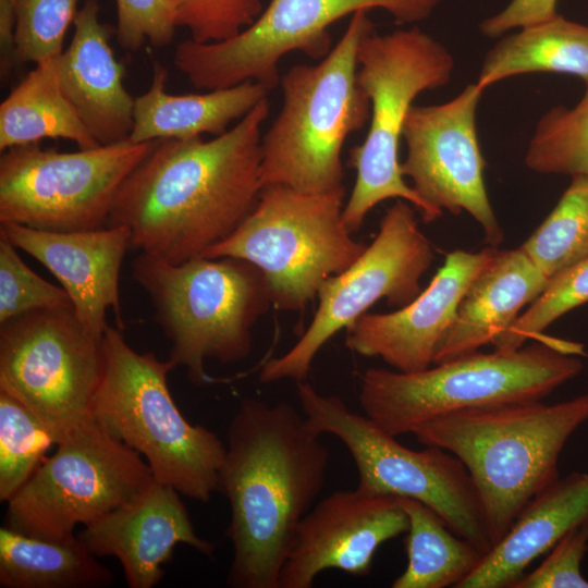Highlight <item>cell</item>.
I'll list each match as a JSON object with an SVG mask.
<instances>
[{
    "label": "cell",
    "mask_w": 588,
    "mask_h": 588,
    "mask_svg": "<svg viewBox=\"0 0 588 588\" xmlns=\"http://www.w3.org/2000/svg\"><path fill=\"white\" fill-rule=\"evenodd\" d=\"M260 100L212 139H158L117 194L108 225L131 231V249L171 264L200 258L229 237L262 189Z\"/></svg>",
    "instance_id": "6da1fadb"
},
{
    "label": "cell",
    "mask_w": 588,
    "mask_h": 588,
    "mask_svg": "<svg viewBox=\"0 0 588 588\" xmlns=\"http://www.w3.org/2000/svg\"><path fill=\"white\" fill-rule=\"evenodd\" d=\"M321 436L289 403H240L218 489L231 511L230 587L278 588L297 527L326 481L329 451Z\"/></svg>",
    "instance_id": "7a4b0ae2"
},
{
    "label": "cell",
    "mask_w": 588,
    "mask_h": 588,
    "mask_svg": "<svg viewBox=\"0 0 588 588\" xmlns=\"http://www.w3.org/2000/svg\"><path fill=\"white\" fill-rule=\"evenodd\" d=\"M586 421L588 392L555 404L531 401L462 409L412 434L465 465L494 546L524 507L560 477V455Z\"/></svg>",
    "instance_id": "3957f363"
},
{
    "label": "cell",
    "mask_w": 588,
    "mask_h": 588,
    "mask_svg": "<svg viewBox=\"0 0 588 588\" xmlns=\"http://www.w3.org/2000/svg\"><path fill=\"white\" fill-rule=\"evenodd\" d=\"M584 346L542 335L513 351L475 352L421 371L369 368L359 403L385 433H413L453 412L541 401L584 369Z\"/></svg>",
    "instance_id": "277c9868"
},
{
    "label": "cell",
    "mask_w": 588,
    "mask_h": 588,
    "mask_svg": "<svg viewBox=\"0 0 588 588\" xmlns=\"http://www.w3.org/2000/svg\"><path fill=\"white\" fill-rule=\"evenodd\" d=\"M372 32L368 10H359L317 64H296L281 75L282 107L261 137L262 187L313 194L344 187L343 144L370 117L357 70L359 46Z\"/></svg>",
    "instance_id": "5b68a950"
},
{
    "label": "cell",
    "mask_w": 588,
    "mask_h": 588,
    "mask_svg": "<svg viewBox=\"0 0 588 588\" xmlns=\"http://www.w3.org/2000/svg\"><path fill=\"white\" fill-rule=\"evenodd\" d=\"M132 274L171 342L169 363L196 385L213 382L206 360L229 364L250 354L253 328L272 306L262 272L240 258L171 264L139 253Z\"/></svg>",
    "instance_id": "8992f818"
},
{
    "label": "cell",
    "mask_w": 588,
    "mask_h": 588,
    "mask_svg": "<svg viewBox=\"0 0 588 588\" xmlns=\"http://www.w3.org/2000/svg\"><path fill=\"white\" fill-rule=\"evenodd\" d=\"M121 331L108 327L105 332L106 364L91 415L145 457L155 480L193 500L209 501L219 489L226 445L182 415L168 387L169 360L136 352Z\"/></svg>",
    "instance_id": "52a82bcc"
},
{
    "label": "cell",
    "mask_w": 588,
    "mask_h": 588,
    "mask_svg": "<svg viewBox=\"0 0 588 588\" xmlns=\"http://www.w3.org/2000/svg\"><path fill=\"white\" fill-rule=\"evenodd\" d=\"M455 61L444 45L418 26L366 36L358 50L357 81L370 101V124L360 145L348 151L347 167L356 181L343 208L354 234L379 203H411L426 223L442 216L408 186L401 171L399 147L407 113L422 91L449 83Z\"/></svg>",
    "instance_id": "ba28073f"
},
{
    "label": "cell",
    "mask_w": 588,
    "mask_h": 588,
    "mask_svg": "<svg viewBox=\"0 0 588 588\" xmlns=\"http://www.w3.org/2000/svg\"><path fill=\"white\" fill-rule=\"evenodd\" d=\"M344 197L345 186L321 194L265 186L240 226L203 257L249 261L262 272L272 306L303 310L368 246L355 241L343 221Z\"/></svg>",
    "instance_id": "9c48e42d"
},
{
    "label": "cell",
    "mask_w": 588,
    "mask_h": 588,
    "mask_svg": "<svg viewBox=\"0 0 588 588\" xmlns=\"http://www.w3.org/2000/svg\"><path fill=\"white\" fill-rule=\"evenodd\" d=\"M296 393L309 424L322 434H333L348 450L359 476L357 487L415 499L457 536L486 553L492 549L478 492L455 455L437 446L405 448L339 396L321 394L306 380L296 382Z\"/></svg>",
    "instance_id": "30bf717a"
},
{
    "label": "cell",
    "mask_w": 588,
    "mask_h": 588,
    "mask_svg": "<svg viewBox=\"0 0 588 588\" xmlns=\"http://www.w3.org/2000/svg\"><path fill=\"white\" fill-rule=\"evenodd\" d=\"M142 455L94 416L65 432L56 452L7 501L5 526L65 540L138 497L154 481Z\"/></svg>",
    "instance_id": "8fae6325"
},
{
    "label": "cell",
    "mask_w": 588,
    "mask_h": 588,
    "mask_svg": "<svg viewBox=\"0 0 588 588\" xmlns=\"http://www.w3.org/2000/svg\"><path fill=\"white\" fill-rule=\"evenodd\" d=\"M156 142L127 138L72 152L35 143L2 151L0 223L52 232L108 226L119 188Z\"/></svg>",
    "instance_id": "7c38bea8"
},
{
    "label": "cell",
    "mask_w": 588,
    "mask_h": 588,
    "mask_svg": "<svg viewBox=\"0 0 588 588\" xmlns=\"http://www.w3.org/2000/svg\"><path fill=\"white\" fill-rule=\"evenodd\" d=\"M442 0H269L254 24L218 42H180L174 65L196 89L212 90L253 81L268 90L280 84L279 62L299 51L322 59L332 49L329 28L346 15L378 8L396 24L427 20Z\"/></svg>",
    "instance_id": "4fadbf2b"
},
{
    "label": "cell",
    "mask_w": 588,
    "mask_h": 588,
    "mask_svg": "<svg viewBox=\"0 0 588 588\" xmlns=\"http://www.w3.org/2000/svg\"><path fill=\"white\" fill-rule=\"evenodd\" d=\"M105 364L103 336L73 307L37 309L0 323V390L36 414L58 441L93 416Z\"/></svg>",
    "instance_id": "5bb4252c"
},
{
    "label": "cell",
    "mask_w": 588,
    "mask_h": 588,
    "mask_svg": "<svg viewBox=\"0 0 588 588\" xmlns=\"http://www.w3.org/2000/svg\"><path fill=\"white\" fill-rule=\"evenodd\" d=\"M433 259L432 244L414 209L397 200L387 209L377 236L359 258L321 285L309 327L287 352L264 364L259 381L306 380L321 347L378 301L385 298L388 305L400 308L414 301Z\"/></svg>",
    "instance_id": "9a60e30c"
},
{
    "label": "cell",
    "mask_w": 588,
    "mask_h": 588,
    "mask_svg": "<svg viewBox=\"0 0 588 588\" xmlns=\"http://www.w3.org/2000/svg\"><path fill=\"white\" fill-rule=\"evenodd\" d=\"M483 90L471 83L448 102L413 105L403 128L406 158L401 171L438 212L469 213L481 225L486 243L495 247L504 236L485 185L476 126Z\"/></svg>",
    "instance_id": "2e32d148"
},
{
    "label": "cell",
    "mask_w": 588,
    "mask_h": 588,
    "mask_svg": "<svg viewBox=\"0 0 588 588\" xmlns=\"http://www.w3.org/2000/svg\"><path fill=\"white\" fill-rule=\"evenodd\" d=\"M397 497L359 487L329 494L301 520L278 588H310L326 569L367 576L377 549L406 532Z\"/></svg>",
    "instance_id": "e0dca14e"
},
{
    "label": "cell",
    "mask_w": 588,
    "mask_h": 588,
    "mask_svg": "<svg viewBox=\"0 0 588 588\" xmlns=\"http://www.w3.org/2000/svg\"><path fill=\"white\" fill-rule=\"evenodd\" d=\"M493 246L448 254L426 290L409 304L387 314L366 313L346 329V346L364 357H378L401 372L433 365L460 303L474 279L497 253Z\"/></svg>",
    "instance_id": "ac0fdd59"
},
{
    "label": "cell",
    "mask_w": 588,
    "mask_h": 588,
    "mask_svg": "<svg viewBox=\"0 0 588 588\" xmlns=\"http://www.w3.org/2000/svg\"><path fill=\"white\" fill-rule=\"evenodd\" d=\"M0 233L44 265L71 298L79 320L103 336L110 308L124 329L119 293L123 258L131 249V231L123 225L97 230L52 232L14 222L0 224Z\"/></svg>",
    "instance_id": "d6986e66"
},
{
    "label": "cell",
    "mask_w": 588,
    "mask_h": 588,
    "mask_svg": "<svg viewBox=\"0 0 588 588\" xmlns=\"http://www.w3.org/2000/svg\"><path fill=\"white\" fill-rule=\"evenodd\" d=\"M77 537L95 556L118 559L131 588L157 586L176 544L208 558L216 548L196 534L180 492L155 479L128 503L84 526Z\"/></svg>",
    "instance_id": "ffe728a7"
},
{
    "label": "cell",
    "mask_w": 588,
    "mask_h": 588,
    "mask_svg": "<svg viewBox=\"0 0 588 588\" xmlns=\"http://www.w3.org/2000/svg\"><path fill=\"white\" fill-rule=\"evenodd\" d=\"M98 0H85L74 17L70 45L56 58L60 87L99 145L125 140L134 101L123 85L125 65L110 46L114 28L99 19Z\"/></svg>",
    "instance_id": "44dd1931"
},
{
    "label": "cell",
    "mask_w": 588,
    "mask_h": 588,
    "mask_svg": "<svg viewBox=\"0 0 588 588\" xmlns=\"http://www.w3.org/2000/svg\"><path fill=\"white\" fill-rule=\"evenodd\" d=\"M588 530V473L559 477L519 513L457 588H513L528 565L568 531Z\"/></svg>",
    "instance_id": "7402d4cb"
},
{
    "label": "cell",
    "mask_w": 588,
    "mask_h": 588,
    "mask_svg": "<svg viewBox=\"0 0 588 588\" xmlns=\"http://www.w3.org/2000/svg\"><path fill=\"white\" fill-rule=\"evenodd\" d=\"M544 277L522 247L497 250L465 292L434 364L477 352L492 343L546 289Z\"/></svg>",
    "instance_id": "603a6c76"
},
{
    "label": "cell",
    "mask_w": 588,
    "mask_h": 588,
    "mask_svg": "<svg viewBox=\"0 0 588 588\" xmlns=\"http://www.w3.org/2000/svg\"><path fill=\"white\" fill-rule=\"evenodd\" d=\"M167 76L164 66L154 60L151 84L134 101L132 142L219 136L269 93L264 85L247 81L206 93L173 95L166 90Z\"/></svg>",
    "instance_id": "cb8c5ba5"
},
{
    "label": "cell",
    "mask_w": 588,
    "mask_h": 588,
    "mask_svg": "<svg viewBox=\"0 0 588 588\" xmlns=\"http://www.w3.org/2000/svg\"><path fill=\"white\" fill-rule=\"evenodd\" d=\"M112 581V573L77 536L57 540L0 528L3 588H101Z\"/></svg>",
    "instance_id": "d4e9b609"
},
{
    "label": "cell",
    "mask_w": 588,
    "mask_h": 588,
    "mask_svg": "<svg viewBox=\"0 0 588 588\" xmlns=\"http://www.w3.org/2000/svg\"><path fill=\"white\" fill-rule=\"evenodd\" d=\"M536 72L575 75L588 86V26L559 14L502 36L487 52L476 83L486 89Z\"/></svg>",
    "instance_id": "484cf974"
},
{
    "label": "cell",
    "mask_w": 588,
    "mask_h": 588,
    "mask_svg": "<svg viewBox=\"0 0 588 588\" xmlns=\"http://www.w3.org/2000/svg\"><path fill=\"white\" fill-rule=\"evenodd\" d=\"M45 138L99 146L60 87L56 58L36 64L0 105L1 151Z\"/></svg>",
    "instance_id": "4316f807"
},
{
    "label": "cell",
    "mask_w": 588,
    "mask_h": 588,
    "mask_svg": "<svg viewBox=\"0 0 588 588\" xmlns=\"http://www.w3.org/2000/svg\"><path fill=\"white\" fill-rule=\"evenodd\" d=\"M397 499L409 523L407 565L392 587L457 588L487 553L454 534L428 505L411 498Z\"/></svg>",
    "instance_id": "83f0119b"
},
{
    "label": "cell",
    "mask_w": 588,
    "mask_h": 588,
    "mask_svg": "<svg viewBox=\"0 0 588 588\" xmlns=\"http://www.w3.org/2000/svg\"><path fill=\"white\" fill-rule=\"evenodd\" d=\"M520 247L549 280L588 256V177H572L556 206Z\"/></svg>",
    "instance_id": "f1b7e54d"
},
{
    "label": "cell",
    "mask_w": 588,
    "mask_h": 588,
    "mask_svg": "<svg viewBox=\"0 0 588 588\" xmlns=\"http://www.w3.org/2000/svg\"><path fill=\"white\" fill-rule=\"evenodd\" d=\"M525 163L541 174L588 177V86L574 108L558 106L539 119Z\"/></svg>",
    "instance_id": "f546056e"
},
{
    "label": "cell",
    "mask_w": 588,
    "mask_h": 588,
    "mask_svg": "<svg viewBox=\"0 0 588 588\" xmlns=\"http://www.w3.org/2000/svg\"><path fill=\"white\" fill-rule=\"evenodd\" d=\"M54 431L24 404L0 390V500L7 502L57 444Z\"/></svg>",
    "instance_id": "4dcf8cb0"
},
{
    "label": "cell",
    "mask_w": 588,
    "mask_h": 588,
    "mask_svg": "<svg viewBox=\"0 0 588 588\" xmlns=\"http://www.w3.org/2000/svg\"><path fill=\"white\" fill-rule=\"evenodd\" d=\"M588 304V256L552 277L543 292L505 331L494 338L495 350L513 351L574 308Z\"/></svg>",
    "instance_id": "1f68e13d"
},
{
    "label": "cell",
    "mask_w": 588,
    "mask_h": 588,
    "mask_svg": "<svg viewBox=\"0 0 588 588\" xmlns=\"http://www.w3.org/2000/svg\"><path fill=\"white\" fill-rule=\"evenodd\" d=\"M79 0H13L17 62H40L63 52Z\"/></svg>",
    "instance_id": "d6a6232c"
},
{
    "label": "cell",
    "mask_w": 588,
    "mask_h": 588,
    "mask_svg": "<svg viewBox=\"0 0 588 588\" xmlns=\"http://www.w3.org/2000/svg\"><path fill=\"white\" fill-rule=\"evenodd\" d=\"M0 233V323L37 309L73 307L63 287L34 272Z\"/></svg>",
    "instance_id": "836d02e7"
},
{
    "label": "cell",
    "mask_w": 588,
    "mask_h": 588,
    "mask_svg": "<svg viewBox=\"0 0 588 588\" xmlns=\"http://www.w3.org/2000/svg\"><path fill=\"white\" fill-rule=\"evenodd\" d=\"M177 27L188 29L196 42H218L235 37L256 22L265 0H176Z\"/></svg>",
    "instance_id": "e575fe53"
},
{
    "label": "cell",
    "mask_w": 588,
    "mask_h": 588,
    "mask_svg": "<svg viewBox=\"0 0 588 588\" xmlns=\"http://www.w3.org/2000/svg\"><path fill=\"white\" fill-rule=\"evenodd\" d=\"M114 35L121 48L139 49L145 41L155 48L168 46L177 27L176 0H115Z\"/></svg>",
    "instance_id": "d590c367"
},
{
    "label": "cell",
    "mask_w": 588,
    "mask_h": 588,
    "mask_svg": "<svg viewBox=\"0 0 588 588\" xmlns=\"http://www.w3.org/2000/svg\"><path fill=\"white\" fill-rule=\"evenodd\" d=\"M588 550V530L576 528L559 539L548 556L513 588H588L580 566Z\"/></svg>",
    "instance_id": "8d00e7d4"
},
{
    "label": "cell",
    "mask_w": 588,
    "mask_h": 588,
    "mask_svg": "<svg viewBox=\"0 0 588 588\" xmlns=\"http://www.w3.org/2000/svg\"><path fill=\"white\" fill-rule=\"evenodd\" d=\"M558 0H512L502 11L479 24L480 33L499 38L505 33L546 22L559 15Z\"/></svg>",
    "instance_id": "74e56055"
},
{
    "label": "cell",
    "mask_w": 588,
    "mask_h": 588,
    "mask_svg": "<svg viewBox=\"0 0 588 588\" xmlns=\"http://www.w3.org/2000/svg\"><path fill=\"white\" fill-rule=\"evenodd\" d=\"M15 28L13 0H0V73L2 78L9 75L17 62Z\"/></svg>",
    "instance_id": "f35d334b"
}]
</instances>
